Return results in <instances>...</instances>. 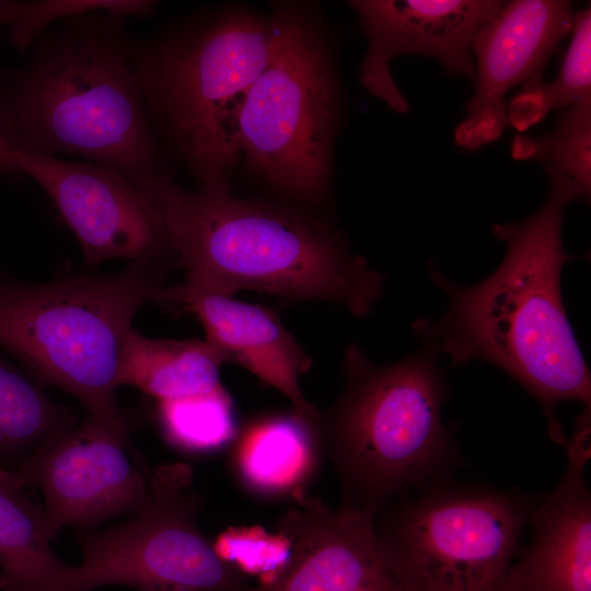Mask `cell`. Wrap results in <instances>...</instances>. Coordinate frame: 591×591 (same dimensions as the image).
Here are the masks:
<instances>
[{
	"label": "cell",
	"mask_w": 591,
	"mask_h": 591,
	"mask_svg": "<svg viewBox=\"0 0 591 591\" xmlns=\"http://www.w3.org/2000/svg\"><path fill=\"white\" fill-rule=\"evenodd\" d=\"M12 159L13 151L0 131V174L14 173Z\"/></svg>",
	"instance_id": "484cf974"
},
{
	"label": "cell",
	"mask_w": 591,
	"mask_h": 591,
	"mask_svg": "<svg viewBox=\"0 0 591 591\" xmlns=\"http://www.w3.org/2000/svg\"><path fill=\"white\" fill-rule=\"evenodd\" d=\"M291 543L287 568L271 583L243 591H404L384 561L374 518L304 493L278 519Z\"/></svg>",
	"instance_id": "5bb4252c"
},
{
	"label": "cell",
	"mask_w": 591,
	"mask_h": 591,
	"mask_svg": "<svg viewBox=\"0 0 591 591\" xmlns=\"http://www.w3.org/2000/svg\"><path fill=\"white\" fill-rule=\"evenodd\" d=\"M269 61L248 91L239 149L279 190L318 201L329 189L338 91L331 57L310 18L279 5Z\"/></svg>",
	"instance_id": "52a82bcc"
},
{
	"label": "cell",
	"mask_w": 591,
	"mask_h": 591,
	"mask_svg": "<svg viewBox=\"0 0 591 591\" xmlns=\"http://www.w3.org/2000/svg\"><path fill=\"white\" fill-rule=\"evenodd\" d=\"M149 494L132 515L78 536L82 559L69 566L61 591L121 586L136 591H243L245 577L216 554L200 531L201 498L183 462L148 467Z\"/></svg>",
	"instance_id": "9c48e42d"
},
{
	"label": "cell",
	"mask_w": 591,
	"mask_h": 591,
	"mask_svg": "<svg viewBox=\"0 0 591 591\" xmlns=\"http://www.w3.org/2000/svg\"><path fill=\"white\" fill-rule=\"evenodd\" d=\"M374 522L380 553L404 591H498L537 502L449 479Z\"/></svg>",
	"instance_id": "ba28073f"
},
{
	"label": "cell",
	"mask_w": 591,
	"mask_h": 591,
	"mask_svg": "<svg viewBox=\"0 0 591 591\" xmlns=\"http://www.w3.org/2000/svg\"><path fill=\"white\" fill-rule=\"evenodd\" d=\"M570 43L556 79L522 84L507 104L509 124L524 131L551 109L591 102V7L573 12Z\"/></svg>",
	"instance_id": "44dd1931"
},
{
	"label": "cell",
	"mask_w": 591,
	"mask_h": 591,
	"mask_svg": "<svg viewBox=\"0 0 591 591\" xmlns=\"http://www.w3.org/2000/svg\"><path fill=\"white\" fill-rule=\"evenodd\" d=\"M151 192L189 285L230 296L253 290L328 301L359 317L382 293L383 275L351 254L339 232L314 218L237 198L228 182L188 189L172 179Z\"/></svg>",
	"instance_id": "3957f363"
},
{
	"label": "cell",
	"mask_w": 591,
	"mask_h": 591,
	"mask_svg": "<svg viewBox=\"0 0 591 591\" xmlns=\"http://www.w3.org/2000/svg\"><path fill=\"white\" fill-rule=\"evenodd\" d=\"M271 22L225 13L144 40L135 57L152 132L200 184L227 182L240 155L239 121L273 49Z\"/></svg>",
	"instance_id": "8992f818"
},
{
	"label": "cell",
	"mask_w": 591,
	"mask_h": 591,
	"mask_svg": "<svg viewBox=\"0 0 591 591\" xmlns=\"http://www.w3.org/2000/svg\"><path fill=\"white\" fill-rule=\"evenodd\" d=\"M160 302L194 314L204 326L206 340L225 363L240 364L279 391L301 417L320 420L321 412L305 398L299 383L311 358L274 310L185 281L167 285Z\"/></svg>",
	"instance_id": "2e32d148"
},
{
	"label": "cell",
	"mask_w": 591,
	"mask_h": 591,
	"mask_svg": "<svg viewBox=\"0 0 591 591\" xmlns=\"http://www.w3.org/2000/svg\"><path fill=\"white\" fill-rule=\"evenodd\" d=\"M498 0H355L368 38L359 79L370 94L397 114L410 106L395 84L391 61L422 55L440 62L444 73L461 76L473 85L476 70L472 42L478 28L503 4Z\"/></svg>",
	"instance_id": "7c38bea8"
},
{
	"label": "cell",
	"mask_w": 591,
	"mask_h": 591,
	"mask_svg": "<svg viewBox=\"0 0 591 591\" xmlns=\"http://www.w3.org/2000/svg\"><path fill=\"white\" fill-rule=\"evenodd\" d=\"M153 1L138 0H1V27L16 51L25 54L38 36L56 22L79 13L106 10L128 16H147Z\"/></svg>",
	"instance_id": "cb8c5ba5"
},
{
	"label": "cell",
	"mask_w": 591,
	"mask_h": 591,
	"mask_svg": "<svg viewBox=\"0 0 591 591\" xmlns=\"http://www.w3.org/2000/svg\"><path fill=\"white\" fill-rule=\"evenodd\" d=\"M548 197L532 216L497 223L491 233L506 244L499 267L485 280L462 286L431 262V280L448 298L445 313L420 318L414 332L450 364L487 361L521 384L544 412L549 438L567 448L556 406L564 401L591 412V375L563 301L561 273L573 258L563 244L567 206L583 196L579 185L549 167ZM584 197V196H583Z\"/></svg>",
	"instance_id": "6da1fadb"
},
{
	"label": "cell",
	"mask_w": 591,
	"mask_h": 591,
	"mask_svg": "<svg viewBox=\"0 0 591 591\" xmlns=\"http://www.w3.org/2000/svg\"><path fill=\"white\" fill-rule=\"evenodd\" d=\"M76 424L42 384L0 358V474L12 478L43 443Z\"/></svg>",
	"instance_id": "ffe728a7"
},
{
	"label": "cell",
	"mask_w": 591,
	"mask_h": 591,
	"mask_svg": "<svg viewBox=\"0 0 591 591\" xmlns=\"http://www.w3.org/2000/svg\"><path fill=\"white\" fill-rule=\"evenodd\" d=\"M318 426L292 409L246 421L229 445L228 465L236 484L266 501H292L306 493L325 455Z\"/></svg>",
	"instance_id": "e0dca14e"
},
{
	"label": "cell",
	"mask_w": 591,
	"mask_h": 591,
	"mask_svg": "<svg viewBox=\"0 0 591 591\" xmlns=\"http://www.w3.org/2000/svg\"><path fill=\"white\" fill-rule=\"evenodd\" d=\"M127 441L128 431L88 415L43 443L12 474L19 488L43 493L54 541L65 528L94 530L146 502L148 466L128 452Z\"/></svg>",
	"instance_id": "30bf717a"
},
{
	"label": "cell",
	"mask_w": 591,
	"mask_h": 591,
	"mask_svg": "<svg viewBox=\"0 0 591 591\" xmlns=\"http://www.w3.org/2000/svg\"><path fill=\"white\" fill-rule=\"evenodd\" d=\"M174 258L130 262L114 274L80 273L43 283L0 278V346L42 385L74 396L120 430L117 367L132 321L160 302Z\"/></svg>",
	"instance_id": "5b68a950"
},
{
	"label": "cell",
	"mask_w": 591,
	"mask_h": 591,
	"mask_svg": "<svg viewBox=\"0 0 591 591\" xmlns=\"http://www.w3.org/2000/svg\"><path fill=\"white\" fill-rule=\"evenodd\" d=\"M566 450L565 475L536 502L529 520L531 541L498 591H591V494L584 477L590 420L577 418Z\"/></svg>",
	"instance_id": "9a60e30c"
},
{
	"label": "cell",
	"mask_w": 591,
	"mask_h": 591,
	"mask_svg": "<svg viewBox=\"0 0 591 591\" xmlns=\"http://www.w3.org/2000/svg\"><path fill=\"white\" fill-rule=\"evenodd\" d=\"M511 155L518 161H535L576 182L584 197L591 193V102L563 111L554 127L538 138L518 135Z\"/></svg>",
	"instance_id": "603a6c76"
},
{
	"label": "cell",
	"mask_w": 591,
	"mask_h": 591,
	"mask_svg": "<svg viewBox=\"0 0 591 591\" xmlns=\"http://www.w3.org/2000/svg\"><path fill=\"white\" fill-rule=\"evenodd\" d=\"M125 20L106 10L62 19L0 77V131L12 151L79 157L148 190L173 179L148 120Z\"/></svg>",
	"instance_id": "7a4b0ae2"
},
{
	"label": "cell",
	"mask_w": 591,
	"mask_h": 591,
	"mask_svg": "<svg viewBox=\"0 0 591 591\" xmlns=\"http://www.w3.org/2000/svg\"><path fill=\"white\" fill-rule=\"evenodd\" d=\"M344 376L318 426L339 482V507L375 519L393 498L448 479L459 452L442 420L449 387L434 352L425 348L381 366L350 345Z\"/></svg>",
	"instance_id": "277c9868"
},
{
	"label": "cell",
	"mask_w": 591,
	"mask_h": 591,
	"mask_svg": "<svg viewBox=\"0 0 591 591\" xmlns=\"http://www.w3.org/2000/svg\"><path fill=\"white\" fill-rule=\"evenodd\" d=\"M2 584H3V582H2V579H1V576H0V591L2 589Z\"/></svg>",
	"instance_id": "4316f807"
},
{
	"label": "cell",
	"mask_w": 591,
	"mask_h": 591,
	"mask_svg": "<svg viewBox=\"0 0 591 591\" xmlns=\"http://www.w3.org/2000/svg\"><path fill=\"white\" fill-rule=\"evenodd\" d=\"M46 513L0 474L1 591H61L68 564L51 547Z\"/></svg>",
	"instance_id": "d6986e66"
},
{
	"label": "cell",
	"mask_w": 591,
	"mask_h": 591,
	"mask_svg": "<svg viewBox=\"0 0 591 591\" xmlns=\"http://www.w3.org/2000/svg\"><path fill=\"white\" fill-rule=\"evenodd\" d=\"M12 164L14 173L25 174L46 192L76 235L88 265L177 259L158 197L118 171L14 151Z\"/></svg>",
	"instance_id": "8fae6325"
},
{
	"label": "cell",
	"mask_w": 591,
	"mask_h": 591,
	"mask_svg": "<svg viewBox=\"0 0 591 591\" xmlns=\"http://www.w3.org/2000/svg\"><path fill=\"white\" fill-rule=\"evenodd\" d=\"M154 420L171 448L192 456L229 448L239 430L232 397L222 384L207 393L155 401Z\"/></svg>",
	"instance_id": "7402d4cb"
},
{
	"label": "cell",
	"mask_w": 591,
	"mask_h": 591,
	"mask_svg": "<svg viewBox=\"0 0 591 591\" xmlns=\"http://www.w3.org/2000/svg\"><path fill=\"white\" fill-rule=\"evenodd\" d=\"M565 0H512L476 32L472 42L476 80L466 118L454 131L457 147L476 151L497 140L506 127V94L513 86L543 80L549 57L572 27Z\"/></svg>",
	"instance_id": "4fadbf2b"
},
{
	"label": "cell",
	"mask_w": 591,
	"mask_h": 591,
	"mask_svg": "<svg viewBox=\"0 0 591 591\" xmlns=\"http://www.w3.org/2000/svg\"><path fill=\"white\" fill-rule=\"evenodd\" d=\"M211 543L222 561L244 577H256L258 584L275 581L287 568L291 556L288 537L259 525L231 526Z\"/></svg>",
	"instance_id": "d4e9b609"
},
{
	"label": "cell",
	"mask_w": 591,
	"mask_h": 591,
	"mask_svg": "<svg viewBox=\"0 0 591 591\" xmlns=\"http://www.w3.org/2000/svg\"><path fill=\"white\" fill-rule=\"evenodd\" d=\"M0 27H1V0H0Z\"/></svg>",
	"instance_id": "83f0119b"
},
{
	"label": "cell",
	"mask_w": 591,
	"mask_h": 591,
	"mask_svg": "<svg viewBox=\"0 0 591 591\" xmlns=\"http://www.w3.org/2000/svg\"><path fill=\"white\" fill-rule=\"evenodd\" d=\"M0 276H1V270H0ZM1 278V277H0Z\"/></svg>",
	"instance_id": "f1b7e54d"
},
{
	"label": "cell",
	"mask_w": 591,
	"mask_h": 591,
	"mask_svg": "<svg viewBox=\"0 0 591 591\" xmlns=\"http://www.w3.org/2000/svg\"><path fill=\"white\" fill-rule=\"evenodd\" d=\"M220 352L206 339H160L131 329L118 359L117 384L154 401L210 392L221 385Z\"/></svg>",
	"instance_id": "ac0fdd59"
}]
</instances>
